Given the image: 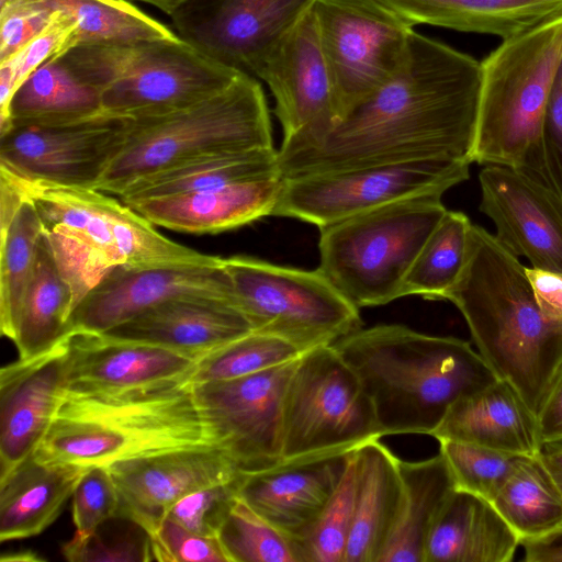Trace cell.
Masks as SVG:
<instances>
[{
	"label": "cell",
	"mask_w": 562,
	"mask_h": 562,
	"mask_svg": "<svg viewBox=\"0 0 562 562\" xmlns=\"http://www.w3.org/2000/svg\"><path fill=\"white\" fill-rule=\"evenodd\" d=\"M299 358L245 376L192 384L218 446L245 473L282 462V403Z\"/></svg>",
	"instance_id": "15"
},
{
	"label": "cell",
	"mask_w": 562,
	"mask_h": 562,
	"mask_svg": "<svg viewBox=\"0 0 562 562\" xmlns=\"http://www.w3.org/2000/svg\"><path fill=\"white\" fill-rule=\"evenodd\" d=\"M10 3L33 4L53 12H61L76 22L80 43L178 36L176 32L130 1L115 3L108 0H0V7Z\"/></svg>",
	"instance_id": "38"
},
{
	"label": "cell",
	"mask_w": 562,
	"mask_h": 562,
	"mask_svg": "<svg viewBox=\"0 0 562 562\" xmlns=\"http://www.w3.org/2000/svg\"><path fill=\"white\" fill-rule=\"evenodd\" d=\"M381 437L370 398L335 348L303 352L283 396L282 461L348 453Z\"/></svg>",
	"instance_id": "10"
},
{
	"label": "cell",
	"mask_w": 562,
	"mask_h": 562,
	"mask_svg": "<svg viewBox=\"0 0 562 562\" xmlns=\"http://www.w3.org/2000/svg\"><path fill=\"white\" fill-rule=\"evenodd\" d=\"M470 165L427 159L283 178L272 215L321 228L394 201L442 195L469 178Z\"/></svg>",
	"instance_id": "13"
},
{
	"label": "cell",
	"mask_w": 562,
	"mask_h": 562,
	"mask_svg": "<svg viewBox=\"0 0 562 562\" xmlns=\"http://www.w3.org/2000/svg\"><path fill=\"white\" fill-rule=\"evenodd\" d=\"M133 127V117L106 112L72 123L12 126L0 134V169L29 181L94 188Z\"/></svg>",
	"instance_id": "14"
},
{
	"label": "cell",
	"mask_w": 562,
	"mask_h": 562,
	"mask_svg": "<svg viewBox=\"0 0 562 562\" xmlns=\"http://www.w3.org/2000/svg\"><path fill=\"white\" fill-rule=\"evenodd\" d=\"M252 330L247 317L228 299L184 294L165 300L102 334L159 345L198 361Z\"/></svg>",
	"instance_id": "24"
},
{
	"label": "cell",
	"mask_w": 562,
	"mask_h": 562,
	"mask_svg": "<svg viewBox=\"0 0 562 562\" xmlns=\"http://www.w3.org/2000/svg\"><path fill=\"white\" fill-rule=\"evenodd\" d=\"M518 546L490 501L456 488L429 530L424 562H509Z\"/></svg>",
	"instance_id": "27"
},
{
	"label": "cell",
	"mask_w": 562,
	"mask_h": 562,
	"mask_svg": "<svg viewBox=\"0 0 562 562\" xmlns=\"http://www.w3.org/2000/svg\"><path fill=\"white\" fill-rule=\"evenodd\" d=\"M149 542L151 561L229 562L217 537L195 533L168 517Z\"/></svg>",
	"instance_id": "46"
},
{
	"label": "cell",
	"mask_w": 562,
	"mask_h": 562,
	"mask_svg": "<svg viewBox=\"0 0 562 562\" xmlns=\"http://www.w3.org/2000/svg\"><path fill=\"white\" fill-rule=\"evenodd\" d=\"M108 1L115 2V3H123V2H126L128 0H108Z\"/></svg>",
	"instance_id": "55"
},
{
	"label": "cell",
	"mask_w": 562,
	"mask_h": 562,
	"mask_svg": "<svg viewBox=\"0 0 562 562\" xmlns=\"http://www.w3.org/2000/svg\"><path fill=\"white\" fill-rule=\"evenodd\" d=\"M184 294L217 295L232 302L221 257L205 262L115 266L75 306L69 328L105 333L165 300Z\"/></svg>",
	"instance_id": "19"
},
{
	"label": "cell",
	"mask_w": 562,
	"mask_h": 562,
	"mask_svg": "<svg viewBox=\"0 0 562 562\" xmlns=\"http://www.w3.org/2000/svg\"><path fill=\"white\" fill-rule=\"evenodd\" d=\"M55 12L33 4L0 7V63L20 53L50 23Z\"/></svg>",
	"instance_id": "48"
},
{
	"label": "cell",
	"mask_w": 562,
	"mask_h": 562,
	"mask_svg": "<svg viewBox=\"0 0 562 562\" xmlns=\"http://www.w3.org/2000/svg\"><path fill=\"white\" fill-rule=\"evenodd\" d=\"M283 177L136 202V212L155 226L188 233L217 234L272 215Z\"/></svg>",
	"instance_id": "25"
},
{
	"label": "cell",
	"mask_w": 562,
	"mask_h": 562,
	"mask_svg": "<svg viewBox=\"0 0 562 562\" xmlns=\"http://www.w3.org/2000/svg\"><path fill=\"white\" fill-rule=\"evenodd\" d=\"M412 26L428 24L506 40L562 16V0H378Z\"/></svg>",
	"instance_id": "30"
},
{
	"label": "cell",
	"mask_w": 562,
	"mask_h": 562,
	"mask_svg": "<svg viewBox=\"0 0 562 562\" xmlns=\"http://www.w3.org/2000/svg\"><path fill=\"white\" fill-rule=\"evenodd\" d=\"M358 376L382 435H431L461 397L497 380L470 342L398 324L359 328L331 345Z\"/></svg>",
	"instance_id": "3"
},
{
	"label": "cell",
	"mask_w": 562,
	"mask_h": 562,
	"mask_svg": "<svg viewBox=\"0 0 562 562\" xmlns=\"http://www.w3.org/2000/svg\"><path fill=\"white\" fill-rule=\"evenodd\" d=\"M542 143L551 186L562 194V58L551 86Z\"/></svg>",
	"instance_id": "49"
},
{
	"label": "cell",
	"mask_w": 562,
	"mask_h": 562,
	"mask_svg": "<svg viewBox=\"0 0 562 562\" xmlns=\"http://www.w3.org/2000/svg\"><path fill=\"white\" fill-rule=\"evenodd\" d=\"M119 496L108 467L89 468L72 493L75 535L87 537L117 516Z\"/></svg>",
	"instance_id": "45"
},
{
	"label": "cell",
	"mask_w": 562,
	"mask_h": 562,
	"mask_svg": "<svg viewBox=\"0 0 562 562\" xmlns=\"http://www.w3.org/2000/svg\"><path fill=\"white\" fill-rule=\"evenodd\" d=\"M481 63L413 32L407 59L317 142L278 149L283 178L414 160L471 161Z\"/></svg>",
	"instance_id": "1"
},
{
	"label": "cell",
	"mask_w": 562,
	"mask_h": 562,
	"mask_svg": "<svg viewBox=\"0 0 562 562\" xmlns=\"http://www.w3.org/2000/svg\"><path fill=\"white\" fill-rule=\"evenodd\" d=\"M526 562H562V525L550 533L520 542Z\"/></svg>",
	"instance_id": "52"
},
{
	"label": "cell",
	"mask_w": 562,
	"mask_h": 562,
	"mask_svg": "<svg viewBox=\"0 0 562 562\" xmlns=\"http://www.w3.org/2000/svg\"><path fill=\"white\" fill-rule=\"evenodd\" d=\"M89 468L44 463L29 457L0 477V540L40 535L60 515Z\"/></svg>",
	"instance_id": "29"
},
{
	"label": "cell",
	"mask_w": 562,
	"mask_h": 562,
	"mask_svg": "<svg viewBox=\"0 0 562 562\" xmlns=\"http://www.w3.org/2000/svg\"><path fill=\"white\" fill-rule=\"evenodd\" d=\"M72 310L71 288L61 276L43 233L10 339L19 358L38 356L59 344L70 333L69 316Z\"/></svg>",
	"instance_id": "34"
},
{
	"label": "cell",
	"mask_w": 562,
	"mask_h": 562,
	"mask_svg": "<svg viewBox=\"0 0 562 562\" xmlns=\"http://www.w3.org/2000/svg\"><path fill=\"white\" fill-rule=\"evenodd\" d=\"M59 57L98 92L104 112L125 117L187 109L224 90L243 72L179 36L83 42Z\"/></svg>",
	"instance_id": "6"
},
{
	"label": "cell",
	"mask_w": 562,
	"mask_h": 562,
	"mask_svg": "<svg viewBox=\"0 0 562 562\" xmlns=\"http://www.w3.org/2000/svg\"><path fill=\"white\" fill-rule=\"evenodd\" d=\"M317 0H192L171 16L176 34L210 58L255 77L277 43Z\"/></svg>",
	"instance_id": "16"
},
{
	"label": "cell",
	"mask_w": 562,
	"mask_h": 562,
	"mask_svg": "<svg viewBox=\"0 0 562 562\" xmlns=\"http://www.w3.org/2000/svg\"><path fill=\"white\" fill-rule=\"evenodd\" d=\"M526 273L541 312L562 321V272L526 267Z\"/></svg>",
	"instance_id": "51"
},
{
	"label": "cell",
	"mask_w": 562,
	"mask_h": 562,
	"mask_svg": "<svg viewBox=\"0 0 562 562\" xmlns=\"http://www.w3.org/2000/svg\"><path fill=\"white\" fill-rule=\"evenodd\" d=\"M68 335L0 371V477L34 454L53 422L66 391Z\"/></svg>",
	"instance_id": "21"
},
{
	"label": "cell",
	"mask_w": 562,
	"mask_h": 562,
	"mask_svg": "<svg viewBox=\"0 0 562 562\" xmlns=\"http://www.w3.org/2000/svg\"><path fill=\"white\" fill-rule=\"evenodd\" d=\"M243 473L234 480L212 484L184 495L171 506L166 517L195 533L217 537L222 524L238 498Z\"/></svg>",
	"instance_id": "43"
},
{
	"label": "cell",
	"mask_w": 562,
	"mask_h": 562,
	"mask_svg": "<svg viewBox=\"0 0 562 562\" xmlns=\"http://www.w3.org/2000/svg\"><path fill=\"white\" fill-rule=\"evenodd\" d=\"M231 300L255 331L282 338L302 352L333 345L362 327L359 308L318 270L249 256L221 257Z\"/></svg>",
	"instance_id": "9"
},
{
	"label": "cell",
	"mask_w": 562,
	"mask_h": 562,
	"mask_svg": "<svg viewBox=\"0 0 562 562\" xmlns=\"http://www.w3.org/2000/svg\"><path fill=\"white\" fill-rule=\"evenodd\" d=\"M35 204L57 267L71 288L74 308L115 266L137 213L94 188L29 181L0 169Z\"/></svg>",
	"instance_id": "11"
},
{
	"label": "cell",
	"mask_w": 562,
	"mask_h": 562,
	"mask_svg": "<svg viewBox=\"0 0 562 562\" xmlns=\"http://www.w3.org/2000/svg\"><path fill=\"white\" fill-rule=\"evenodd\" d=\"M561 58L559 16L503 40L480 61L481 91L472 162L517 168L551 186L542 134Z\"/></svg>",
	"instance_id": "5"
},
{
	"label": "cell",
	"mask_w": 562,
	"mask_h": 562,
	"mask_svg": "<svg viewBox=\"0 0 562 562\" xmlns=\"http://www.w3.org/2000/svg\"><path fill=\"white\" fill-rule=\"evenodd\" d=\"M119 496L117 518L151 536L184 495L234 480L243 471L220 446H194L121 460L108 465Z\"/></svg>",
	"instance_id": "18"
},
{
	"label": "cell",
	"mask_w": 562,
	"mask_h": 562,
	"mask_svg": "<svg viewBox=\"0 0 562 562\" xmlns=\"http://www.w3.org/2000/svg\"><path fill=\"white\" fill-rule=\"evenodd\" d=\"M255 77L266 82L274 99L283 134L279 150L317 142L338 122L312 9L277 43Z\"/></svg>",
	"instance_id": "17"
},
{
	"label": "cell",
	"mask_w": 562,
	"mask_h": 562,
	"mask_svg": "<svg viewBox=\"0 0 562 562\" xmlns=\"http://www.w3.org/2000/svg\"><path fill=\"white\" fill-rule=\"evenodd\" d=\"M479 181L480 210L496 238L531 267L562 272V194L508 166L484 165Z\"/></svg>",
	"instance_id": "20"
},
{
	"label": "cell",
	"mask_w": 562,
	"mask_h": 562,
	"mask_svg": "<svg viewBox=\"0 0 562 562\" xmlns=\"http://www.w3.org/2000/svg\"><path fill=\"white\" fill-rule=\"evenodd\" d=\"M445 300L460 311L497 379L536 416L562 361V321L541 312L519 257L472 223L465 263Z\"/></svg>",
	"instance_id": "2"
},
{
	"label": "cell",
	"mask_w": 562,
	"mask_h": 562,
	"mask_svg": "<svg viewBox=\"0 0 562 562\" xmlns=\"http://www.w3.org/2000/svg\"><path fill=\"white\" fill-rule=\"evenodd\" d=\"M312 10L340 121L402 69L414 30L378 0H317Z\"/></svg>",
	"instance_id": "12"
},
{
	"label": "cell",
	"mask_w": 562,
	"mask_h": 562,
	"mask_svg": "<svg viewBox=\"0 0 562 562\" xmlns=\"http://www.w3.org/2000/svg\"><path fill=\"white\" fill-rule=\"evenodd\" d=\"M430 436L513 456H536L542 448L536 416L499 379L459 398Z\"/></svg>",
	"instance_id": "26"
},
{
	"label": "cell",
	"mask_w": 562,
	"mask_h": 562,
	"mask_svg": "<svg viewBox=\"0 0 562 562\" xmlns=\"http://www.w3.org/2000/svg\"><path fill=\"white\" fill-rule=\"evenodd\" d=\"M441 196L394 201L321 227L317 269L358 308L402 297L406 274L447 211Z\"/></svg>",
	"instance_id": "8"
},
{
	"label": "cell",
	"mask_w": 562,
	"mask_h": 562,
	"mask_svg": "<svg viewBox=\"0 0 562 562\" xmlns=\"http://www.w3.org/2000/svg\"><path fill=\"white\" fill-rule=\"evenodd\" d=\"M539 457L562 494V442L543 445Z\"/></svg>",
	"instance_id": "53"
},
{
	"label": "cell",
	"mask_w": 562,
	"mask_h": 562,
	"mask_svg": "<svg viewBox=\"0 0 562 562\" xmlns=\"http://www.w3.org/2000/svg\"><path fill=\"white\" fill-rule=\"evenodd\" d=\"M43 233L34 202L0 173V329L9 339L32 277Z\"/></svg>",
	"instance_id": "33"
},
{
	"label": "cell",
	"mask_w": 562,
	"mask_h": 562,
	"mask_svg": "<svg viewBox=\"0 0 562 562\" xmlns=\"http://www.w3.org/2000/svg\"><path fill=\"white\" fill-rule=\"evenodd\" d=\"M282 177L278 149L255 148L198 156L130 182L116 196L127 205L136 202L213 190L225 186Z\"/></svg>",
	"instance_id": "31"
},
{
	"label": "cell",
	"mask_w": 562,
	"mask_h": 562,
	"mask_svg": "<svg viewBox=\"0 0 562 562\" xmlns=\"http://www.w3.org/2000/svg\"><path fill=\"white\" fill-rule=\"evenodd\" d=\"M541 445L562 442V361L536 415Z\"/></svg>",
	"instance_id": "50"
},
{
	"label": "cell",
	"mask_w": 562,
	"mask_h": 562,
	"mask_svg": "<svg viewBox=\"0 0 562 562\" xmlns=\"http://www.w3.org/2000/svg\"><path fill=\"white\" fill-rule=\"evenodd\" d=\"M471 225L463 212L446 211L406 274L402 296L445 300L465 263Z\"/></svg>",
	"instance_id": "37"
},
{
	"label": "cell",
	"mask_w": 562,
	"mask_h": 562,
	"mask_svg": "<svg viewBox=\"0 0 562 562\" xmlns=\"http://www.w3.org/2000/svg\"><path fill=\"white\" fill-rule=\"evenodd\" d=\"M103 112L98 92L56 57L37 67L16 89L0 134L12 126L72 123Z\"/></svg>",
	"instance_id": "35"
},
{
	"label": "cell",
	"mask_w": 562,
	"mask_h": 562,
	"mask_svg": "<svg viewBox=\"0 0 562 562\" xmlns=\"http://www.w3.org/2000/svg\"><path fill=\"white\" fill-rule=\"evenodd\" d=\"M293 344L259 331H250L198 360L191 384L254 374L299 358Z\"/></svg>",
	"instance_id": "39"
},
{
	"label": "cell",
	"mask_w": 562,
	"mask_h": 562,
	"mask_svg": "<svg viewBox=\"0 0 562 562\" xmlns=\"http://www.w3.org/2000/svg\"><path fill=\"white\" fill-rule=\"evenodd\" d=\"M402 497L379 562H424L429 530L456 490L451 473L438 453L420 461H398Z\"/></svg>",
	"instance_id": "32"
},
{
	"label": "cell",
	"mask_w": 562,
	"mask_h": 562,
	"mask_svg": "<svg viewBox=\"0 0 562 562\" xmlns=\"http://www.w3.org/2000/svg\"><path fill=\"white\" fill-rule=\"evenodd\" d=\"M353 452L244 472L238 497L293 542L300 541L335 494Z\"/></svg>",
	"instance_id": "23"
},
{
	"label": "cell",
	"mask_w": 562,
	"mask_h": 562,
	"mask_svg": "<svg viewBox=\"0 0 562 562\" xmlns=\"http://www.w3.org/2000/svg\"><path fill=\"white\" fill-rule=\"evenodd\" d=\"M443 457L457 490L492 501L508 476L517 456L481 446L439 440Z\"/></svg>",
	"instance_id": "42"
},
{
	"label": "cell",
	"mask_w": 562,
	"mask_h": 562,
	"mask_svg": "<svg viewBox=\"0 0 562 562\" xmlns=\"http://www.w3.org/2000/svg\"><path fill=\"white\" fill-rule=\"evenodd\" d=\"M61 553L70 562L151 561L149 536L139 526L114 533L100 526L87 537L74 533L61 547Z\"/></svg>",
	"instance_id": "44"
},
{
	"label": "cell",
	"mask_w": 562,
	"mask_h": 562,
	"mask_svg": "<svg viewBox=\"0 0 562 562\" xmlns=\"http://www.w3.org/2000/svg\"><path fill=\"white\" fill-rule=\"evenodd\" d=\"M133 119L128 142L94 189L116 196L133 180L198 156L273 147L262 87L246 72L187 109Z\"/></svg>",
	"instance_id": "7"
},
{
	"label": "cell",
	"mask_w": 562,
	"mask_h": 562,
	"mask_svg": "<svg viewBox=\"0 0 562 562\" xmlns=\"http://www.w3.org/2000/svg\"><path fill=\"white\" fill-rule=\"evenodd\" d=\"M206 445L218 446L216 435L192 384L180 381L121 392L66 390L34 457L92 468Z\"/></svg>",
	"instance_id": "4"
},
{
	"label": "cell",
	"mask_w": 562,
	"mask_h": 562,
	"mask_svg": "<svg viewBox=\"0 0 562 562\" xmlns=\"http://www.w3.org/2000/svg\"><path fill=\"white\" fill-rule=\"evenodd\" d=\"M351 530L344 562H379L402 497L400 459L379 439L355 450Z\"/></svg>",
	"instance_id": "28"
},
{
	"label": "cell",
	"mask_w": 562,
	"mask_h": 562,
	"mask_svg": "<svg viewBox=\"0 0 562 562\" xmlns=\"http://www.w3.org/2000/svg\"><path fill=\"white\" fill-rule=\"evenodd\" d=\"M66 390L121 392L189 381L196 360L159 345L102 333L70 331Z\"/></svg>",
	"instance_id": "22"
},
{
	"label": "cell",
	"mask_w": 562,
	"mask_h": 562,
	"mask_svg": "<svg viewBox=\"0 0 562 562\" xmlns=\"http://www.w3.org/2000/svg\"><path fill=\"white\" fill-rule=\"evenodd\" d=\"M491 503L520 542L546 536L562 525V494L539 453L515 458Z\"/></svg>",
	"instance_id": "36"
},
{
	"label": "cell",
	"mask_w": 562,
	"mask_h": 562,
	"mask_svg": "<svg viewBox=\"0 0 562 562\" xmlns=\"http://www.w3.org/2000/svg\"><path fill=\"white\" fill-rule=\"evenodd\" d=\"M79 43L80 34L76 22L55 11L47 27L12 57L16 68L18 88L37 67L64 55Z\"/></svg>",
	"instance_id": "47"
},
{
	"label": "cell",
	"mask_w": 562,
	"mask_h": 562,
	"mask_svg": "<svg viewBox=\"0 0 562 562\" xmlns=\"http://www.w3.org/2000/svg\"><path fill=\"white\" fill-rule=\"evenodd\" d=\"M162 11L165 14L171 16L177 10L192 0H138Z\"/></svg>",
	"instance_id": "54"
},
{
	"label": "cell",
	"mask_w": 562,
	"mask_h": 562,
	"mask_svg": "<svg viewBox=\"0 0 562 562\" xmlns=\"http://www.w3.org/2000/svg\"><path fill=\"white\" fill-rule=\"evenodd\" d=\"M355 452L335 494L300 541L293 542L297 562H344L352 525Z\"/></svg>",
	"instance_id": "41"
},
{
	"label": "cell",
	"mask_w": 562,
	"mask_h": 562,
	"mask_svg": "<svg viewBox=\"0 0 562 562\" xmlns=\"http://www.w3.org/2000/svg\"><path fill=\"white\" fill-rule=\"evenodd\" d=\"M217 538L229 562H297L293 541L239 497Z\"/></svg>",
	"instance_id": "40"
}]
</instances>
